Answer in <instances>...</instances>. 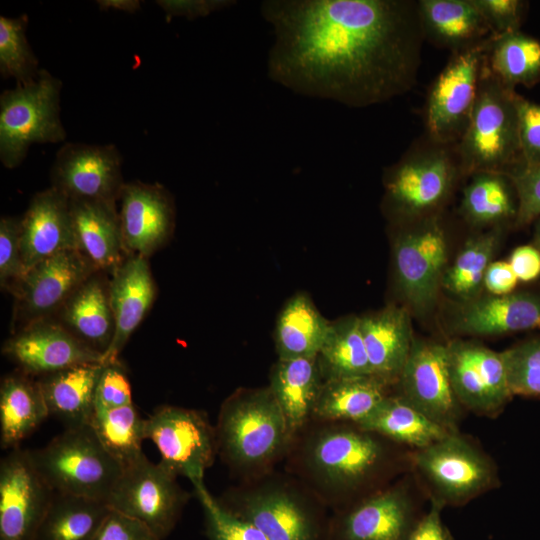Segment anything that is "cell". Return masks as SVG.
<instances>
[{"instance_id": "obj_1", "label": "cell", "mask_w": 540, "mask_h": 540, "mask_svg": "<svg viewBox=\"0 0 540 540\" xmlns=\"http://www.w3.org/2000/svg\"><path fill=\"white\" fill-rule=\"evenodd\" d=\"M260 13L274 34L268 77L294 93L364 108L416 84L418 1L266 0Z\"/></svg>"}, {"instance_id": "obj_2", "label": "cell", "mask_w": 540, "mask_h": 540, "mask_svg": "<svg viewBox=\"0 0 540 540\" xmlns=\"http://www.w3.org/2000/svg\"><path fill=\"white\" fill-rule=\"evenodd\" d=\"M516 90L505 87L484 61L468 126L455 145L463 175L507 173L522 163Z\"/></svg>"}, {"instance_id": "obj_3", "label": "cell", "mask_w": 540, "mask_h": 540, "mask_svg": "<svg viewBox=\"0 0 540 540\" xmlns=\"http://www.w3.org/2000/svg\"><path fill=\"white\" fill-rule=\"evenodd\" d=\"M217 446L231 463L259 467L273 460L291 436L269 387L239 389L222 404Z\"/></svg>"}, {"instance_id": "obj_4", "label": "cell", "mask_w": 540, "mask_h": 540, "mask_svg": "<svg viewBox=\"0 0 540 540\" xmlns=\"http://www.w3.org/2000/svg\"><path fill=\"white\" fill-rule=\"evenodd\" d=\"M459 175L463 174L455 146L425 137L386 169L385 207L407 220L433 215L448 199Z\"/></svg>"}, {"instance_id": "obj_5", "label": "cell", "mask_w": 540, "mask_h": 540, "mask_svg": "<svg viewBox=\"0 0 540 540\" xmlns=\"http://www.w3.org/2000/svg\"><path fill=\"white\" fill-rule=\"evenodd\" d=\"M30 455L54 492L105 502L123 471L89 425L65 428L44 447L30 450Z\"/></svg>"}, {"instance_id": "obj_6", "label": "cell", "mask_w": 540, "mask_h": 540, "mask_svg": "<svg viewBox=\"0 0 540 540\" xmlns=\"http://www.w3.org/2000/svg\"><path fill=\"white\" fill-rule=\"evenodd\" d=\"M62 82L41 69L37 78L0 96V159L9 169L19 166L31 145L59 143L66 131L60 118Z\"/></svg>"}, {"instance_id": "obj_7", "label": "cell", "mask_w": 540, "mask_h": 540, "mask_svg": "<svg viewBox=\"0 0 540 540\" xmlns=\"http://www.w3.org/2000/svg\"><path fill=\"white\" fill-rule=\"evenodd\" d=\"M495 36L453 52L432 83L424 109L426 137L455 146L463 136L475 105L487 51Z\"/></svg>"}, {"instance_id": "obj_8", "label": "cell", "mask_w": 540, "mask_h": 540, "mask_svg": "<svg viewBox=\"0 0 540 540\" xmlns=\"http://www.w3.org/2000/svg\"><path fill=\"white\" fill-rule=\"evenodd\" d=\"M402 229L393 242L397 288L417 315L434 306L447 261V242L435 215L419 218Z\"/></svg>"}, {"instance_id": "obj_9", "label": "cell", "mask_w": 540, "mask_h": 540, "mask_svg": "<svg viewBox=\"0 0 540 540\" xmlns=\"http://www.w3.org/2000/svg\"><path fill=\"white\" fill-rule=\"evenodd\" d=\"M145 434L157 447L160 463L176 476L188 478L195 490L205 486L204 474L218 446L216 430L203 412L159 406L146 418Z\"/></svg>"}, {"instance_id": "obj_10", "label": "cell", "mask_w": 540, "mask_h": 540, "mask_svg": "<svg viewBox=\"0 0 540 540\" xmlns=\"http://www.w3.org/2000/svg\"><path fill=\"white\" fill-rule=\"evenodd\" d=\"M176 478L162 463H153L144 455L123 469L106 503L140 520L163 540L173 530L187 500Z\"/></svg>"}, {"instance_id": "obj_11", "label": "cell", "mask_w": 540, "mask_h": 540, "mask_svg": "<svg viewBox=\"0 0 540 540\" xmlns=\"http://www.w3.org/2000/svg\"><path fill=\"white\" fill-rule=\"evenodd\" d=\"M53 496L30 450L11 449L0 461V540H35Z\"/></svg>"}, {"instance_id": "obj_12", "label": "cell", "mask_w": 540, "mask_h": 540, "mask_svg": "<svg viewBox=\"0 0 540 540\" xmlns=\"http://www.w3.org/2000/svg\"><path fill=\"white\" fill-rule=\"evenodd\" d=\"M51 182L71 201L116 203L125 184L121 155L114 145L65 143L56 153Z\"/></svg>"}, {"instance_id": "obj_13", "label": "cell", "mask_w": 540, "mask_h": 540, "mask_svg": "<svg viewBox=\"0 0 540 540\" xmlns=\"http://www.w3.org/2000/svg\"><path fill=\"white\" fill-rule=\"evenodd\" d=\"M94 270L79 250H66L40 261L25 272L12 291L16 298L14 317L24 327L45 320L64 306Z\"/></svg>"}, {"instance_id": "obj_14", "label": "cell", "mask_w": 540, "mask_h": 540, "mask_svg": "<svg viewBox=\"0 0 540 540\" xmlns=\"http://www.w3.org/2000/svg\"><path fill=\"white\" fill-rule=\"evenodd\" d=\"M416 465L440 496L450 502L472 498L493 479L488 459L455 432L420 449Z\"/></svg>"}, {"instance_id": "obj_15", "label": "cell", "mask_w": 540, "mask_h": 540, "mask_svg": "<svg viewBox=\"0 0 540 540\" xmlns=\"http://www.w3.org/2000/svg\"><path fill=\"white\" fill-rule=\"evenodd\" d=\"M446 347L450 381L458 402L477 413L490 414L513 396L502 352L463 340H453Z\"/></svg>"}, {"instance_id": "obj_16", "label": "cell", "mask_w": 540, "mask_h": 540, "mask_svg": "<svg viewBox=\"0 0 540 540\" xmlns=\"http://www.w3.org/2000/svg\"><path fill=\"white\" fill-rule=\"evenodd\" d=\"M398 380L404 398L436 423L455 431L459 402L450 381L446 345L414 338Z\"/></svg>"}, {"instance_id": "obj_17", "label": "cell", "mask_w": 540, "mask_h": 540, "mask_svg": "<svg viewBox=\"0 0 540 540\" xmlns=\"http://www.w3.org/2000/svg\"><path fill=\"white\" fill-rule=\"evenodd\" d=\"M2 351L28 375L42 376L75 365L103 363L101 353L66 327L46 320L20 329L4 343Z\"/></svg>"}, {"instance_id": "obj_18", "label": "cell", "mask_w": 540, "mask_h": 540, "mask_svg": "<svg viewBox=\"0 0 540 540\" xmlns=\"http://www.w3.org/2000/svg\"><path fill=\"white\" fill-rule=\"evenodd\" d=\"M119 200L124 250L147 258L173 231V200L163 186L139 181L125 183Z\"/></svg>"}, {"instance_id": "obj_19", "label": "cell", "mask_w": 540, "mask_h": 540, "mask_svg": "<svg viewBox=\"0 0 540 540\" xmlns=\"http://www.w3.org/2000/svg\"><path fill=\"white\" fill-rule=\"evenodd\" d=\"M380 444L369 434L348 429L326 430L308 446L307 461L326 484L346 487L357 484L378 465Z\"/></svg>"}, {"instance_id": "obj_20", "label": "cell", "mask_w": 540, "mask_h": 540, "mask_svg": "<svg viewBox=\"0 0 540 540\" xmlns=\"http://www.w3.org/2000/svg\"><path fill=\"white\" fill-rule=\"evenodd\" d=\"M20 250L25 272L60 252L78 250L70 200L57 189L31 199L20 221Z\"/></svg>"}, {"instance_id": "obj_21", "label": "cell", "mask_w": 540, "mask_h": 540, "mask_svg": "<svg viewBox=\"0 0 540 540\" xmlns=\"http://www.w3.org/2000/svg\"><path fill=\"white\" fill-rule=\"evenodd\" d=\"M108 294L114 333L103 354V364L118 361L119 354L154 302L156 285L147 258L128 255L113 271Z\"/></svg>"}, {"instance_id": "obj_22", "label": "cell", "mask_w": 540, "mask_h": 540, "mask_svg": "<svg viewBox=\"0 0 540 540\" xmlns=\"http://www.w3.org/2000/svg\"><path fill=\"white\" fill-rule=\"evenodd\" d=\"M455 331L492 336L540 328V294L528 291L484 295L462 301L453 316Z\"/></svg>"}, {"instance_id": "obj_23", "label": "cell", "mask_w": 540, "mask_h": 540, "mask_svg": "<svg viewBox=\"0 0 540 540\" xmlns=\"http://www.w3.org/2000/svg\"><path fill=\"white\" fill-rule=\"evenodd\" d=\"M359 318L373 376L398 380L414 341L409 310L391 304Z\"/></svg>"}, {"instance_id": "obj_24", "label": "cell", "mask_w": 540, "mask_h": 540, "mask_svg": "<svg viewBox=\"0 0 540 540\" xmlns=\"http://www.w3.org/2000/svg\"><path fill=\"white\" fill-rule=\"evenodd\" d=\"M418 13L425 39L452 53L496 36L473 0H419Z\"/></svg>"}, {"instance_id": "obj_25", "label": "cell", "mask_w": 540, "mask_h": 540, "mask_svg": "<svg viewBox=\"0 0 540 540\" xmlns=\"http://www.w3.org/2000/svg\"><path fill=\"white\" fill-rule=\"evenodd\" d=\"M70 206L78 250L95 270L113 273L125 251L116 203L70 200Z\"/></svg>"}, {"instance_id": "obj_26", "label": "cell", "mask_w": 540, "mask_h": 540, "mask_svg": "<svg viewBox=\"0 0 540 540\" xmlns=\"http://www.w3.org/2000/svg\"><path fill=\"white\" fill-rule=\"evenodd\" d=\"M257 527L268 540H315L314 522L293 494L267 488L248 494L235 513Z\"/></svg>"}, {"instance_id": "obj_27", "label": "cell", "mask_w": 540, "mask_h": 540, "mask_svg": "<svg viewBox=\"0 0 540 540\" xmlns=\"http://www.w3.org/2000/svg\"><path fill=\"white\" fill-rule=\"evenodd\" d=\"M103 368V363H87L40 376L38 383L49 415L60 420L65 428L89 425Z\"/></svg>"}, {"instance_id": "obj_28", "label": "cell", "mask_w": 540, "mask_h": 540, "mask_svg": "<svg viewBox=\"0 0 540 540\" xmlns=\"http://www.w3.org/2000/svg\"><path fill=\"white\" fill-rule=\"evenodd\" d=\"M323 383L317 356L278 359L273 365L269 388L281 408L290 435L313 414Z\"/></svg>"}, {"instance_id": "obj_29", "label": "cell", "mask_w": 540, "mask_h": 540, "mask_svg": "<svg viewBox=\"0 0 540 540\" xmlns=\"http://www.w3.org/2000/svg\"><path fill=\"white\" fill-rule=\"evenodd\" d=\"M50 416L38 380L24 372L5 376L0 386V445L18 448Z\"/></svg>"}, {"instance_id": "obj_30", "label": "cell", "mask_w": 540, "mask_h": 540, "mask_svg": "<svg viewBox=\"0 0 540 540\" xmlns=\"http://www.w3.org/2000/svg\"><path fill=\"white\" fill-rule=\"evenodd\" d=\"M330 321L316 308L306 292L292 295L280 310L274 329L278 359L317 356Z\"/></svg>"}, {"instance_id": "obj_31", "label": "cell", "mask_w": 540, "mask_h": 540, "mask_svg": "<svg viewBox=\"0 0 540 540\" xmlns=\"http://www.w3.org/2000/svg\"><path fill=\"white\" fill-rule=\"evenodd\" d=\"M61 309L69 331L101 353L103 358L114 333L108 287L106 288L99 278L91 276L71 295Z\"/></svg>"}, {"instance_id": "obj_32", "label": "cell", "mask_w": 540, "mask_h": 540, "mask_svg": "<svg viewBox=\"0 0 540 540\" xmlns=\"http://www.w3.org/2000/svg\"><path fill=\"white\" fill-rule=\"evenodd\" d=\"M357 424L363 431L384 435L419 449L452 432L427 417L403 396H386L369 416Z\"/></svg>"}, {"instance_id": "obj_33", "label": "cell", "mask_w": 540, "mask_h": 540, "mask_svg": "<svg viewBox=\"0 0 540 540\" xmlns=\"http://www.w3.org/2000/svg\"><path fill=\"white\" fill-rule=\"evenodd\" d=\"M409 503L398 491H387L356 507L344 519L343 540H404Z\"/></svg>"}, {"instance_id": "obj_34", "label": "cell", "mask_w": 540, "mask_h": 540, "mask_svg": "<svg viewBox=\"0 0 540 540\" xmlns=\"http://www.w3.org/2000/svg\"><path fill=\"white\" fill-rule=\"evenodd\" d=\"M385 385L373 375L326 380L313 414L328 420L359 423L386 397Z\"/></svg>"}, {"instance_id": "obj_35", "label": "cell", "mask_w": 540, "mask_h": 540, "mask_svg": "<svg viewBox=\"0 0 540 540\" xmlns=\"http://www.w3.org/2000/svg\"><path fill=\"white\" fill-rule=\"evenodd\" d=\"M109 509L103 500L54 492L35 540H92Z\"/></svg>"}, {"instance_id": "obj_36", "label": "cell", "mask_w": 540, "mask_h": 540, "mask_svg": "<svg viewBox=\"0 0 540 540\" xmlns=\"http://www.w3.org/2000/svg\"><path fill=\"white\" fill-rule=\"evenodd\" d=\"M471 176L461 202V212L468 222L475 226H497L511 219L515 221L518 201L509 176L487 171Z\"/></svg>"}, {"instance_id": "obj_37", "label": "cell", "mask_w": 540, "mask_h": 540, "mask_svg": "<svg viewBox=\"0 0 540 540\" xmlns=\"http://www.w3.org/2000/svg\"><path fill=\"white\" fill-rule=\"evenodd\" d=\"M485 62L491 73L509 89L540 83V41L520 30L496 35Z\"/></svg>"}, {"instance_id": "obj_38", "label": "cell", "mask_w": 540, "mask_h": 540, "mask_svg": "<svg viewBox=\"0 0 540 540\" xmlns=\"http://www.w3.org/2000/svg\"><path fill=\"white\" fill-rule=\"evenodd\" d=\"M317 357L324 381L373 375L359 316L349 315L330 322Z\"/></svg>"}, {"instance_id": "obj_39", "label": "cell", "mask_w": 540, "mask_h": 540, "mask_svg": "<svg viewBox=\"0 0 540 540\" xmlns=\"http://www.w3.org/2000/svg\"><path fill=\"white\" fill-rule=\"evenodd\" d=\"M146 418H142L134 403L116 409H94L89 426L104 449L124 469L145 454Z\"/></svg>"}, {"instance_id": "obj_40", "label": "cell", "mask_w": 540, "mask_h": 540, "mask_svg": "<svg viewBox=\"0 0 540 540\" xmlns=\"http://www.w3.org/2000/svg\"><path fill=\"white\" fill-rule=\"evenodd\" d=\"M504 225L470 238L445 269L441 286L461 301L474 299L483 288L485 272L499 246Z\"/></svg>"}, {"instance_id": "obj_41", "label": "cell", "mask_w": 540, "mask_h": 540, "mask_svg": "<svg viewBox=\"0 0 540 540\" xmlns=\"http://www.w3.org/2000/svg\"><path fill=\"white\" fill-rule=\"evenodd\" d=\"M27 15L0 16V73L14 78L17 85L33 82L41 69L26 38Z\"/></svg>"}, {"instance_id": "obj_42", "label": "cell", "mask_w": 540, "mask_h": 540, "mask_svg": "<svg viewBox=\"0 0 540 540\" xmlns=\"http://www.w3.org/2000/svg\"><path fill=\"white\" fill-rule=\"evenodd\" d=\"M512 395L540 397V337L502 352Z\"/></svg>"}, {"instance_id": "obj_43", "label": "cell", "mask_w": 540, "mask_h": 540, "mask_svg": "<svg viewBox=\"0 0 540 540\" xmlns=\"http://www.w3.org/2000/svg\"><path fill=\"white\" fill-rule=\"evenodd\" d=\"M195 491L203 507L209 540H268L249 521L225 508L205 486Z\"/></svg>"}, {"instance_id": "obj_44", "label": "cell", "mask_w": 540, "mask_h": 540, "mask_svg": "<svg viewBox=\"0 0 540 540\" xmlns=\"http://www.w3.org/2000/svg\"><path fill=\"white\" fill-rule=\"evenodd\" d=\"M511 179L518 201L515 225L530 224L540 217V164H518L506 173Z\"/></svg>"}, {"instance_id": "obj_45", "label": "cell", "mask_w": 540, "mask_h": 540, "mask_svg": "<svg viewBox=\"0 0 540 540\" xmlns=\"http://www.w3.org/2000/svg\"><path fill=\"white\" fill-rule=\"evenodd\" d=\"M21 218L1 217L0 220V284L13 291L25 271L20 250Z\"/></svg>"}, {"instance_id": "obj_46", "label": "cell", "mask_w": 540, "mask_h": 540, "mask_svg": "<svg viewBox=\"0 0 540 540\" xmlns=\"http://www.w3.org/2000/svg\"><path fill=\"white\" fill-rule=\"evenodd\" d=\"M132 391L119 361L104 364L96 385L94 409L110 410L132 404Z\"/></svg>"}, {"instance_id": "obj_47", "label": "cell", "mask_w": 540, "mask_h": 540, "mask_svg": "<svg viewBox=\"0 0 540 540\" xmlns=\"http://www.w3.org/2000/svg\"><path fill=\"white\" fill-rule=\"evenodd\" d=\"M516 104L522 164H540V104L519 94Z\"/></svg>"}, {"instance_id": "obj_48", "label": "cell", "mask_w": 540, "mask_h": 540, "mask_svg": "<svg viewBox=\"0 0 540 540\" xmlns=\"http://www.w3.org/2000/svg\"><path fill=\"white\" fill-rule=\"evenodd\" d=\"M494 35L520 30L526 2L520 0H473Z\"/></svg>"}, {"instance_id": "obj_49", "label": "cell", "mask_w": 540, "mask_h": 540, "mask_svg": "<svg viewBox=\"0 0 540 540\" xmlns=\"http://www.w3.org/2000/svg\"><path fill=\"white\" fill-rule=\"evenodd\" d=\"M92 540H159V538L140 520L110 508Z\"/></svg>"}, {"instance_id": "obj_50", "label": "cell", "mask_w": 540, "mask_h": 540, "mask_svg": "<svg viewBox=\"0 0 540 540\" xmlns=\"http://www.w3.org/2000/svg\"><path fill=\"white\" fill-rule=\"evenodd\" d=\"M231 0H159L157 4L169 16H183L188 19L207 16L213 12L234 5Z\"/></svg>"}, {"instance_id": "obj_51", "label": "cell", "mask_w": 540, "mask_h": 540, "mask_svg": "<svg viewBox=\"0 0 540 540\" xmlns=\"http://www.w3.org/2000/svg\"><path fill=\"white\" fill-rule=\"evenodd\" d=\"M518 278L507 261H492L483 280V287L492 295H506L514 292Z\"/></svg>"}, {"instance_id": "obj_52", "label": "cell", "mask_w": 540, "mask_h": 540, "mask_svg": "<svg viewBox=\"0 0 540 540\" xmlns=\"http://www.w3.org/2000/svg\"><path fill=\"white\" fill-rule=\"evenodd\" d=\"M518 280L530 282L540 276V250L536 246L522 245L514 249L508 261Z\"/></svg>"}, {"instance_id": "obj_53", "label": "cell", "mask_w": 540, "mask_h": 540, "mask_svg": "<svg viewBox=\"0 0 540 540\" xmlns=\"http://www.w3.org/2000/svg\"><path fill=\"white\" fill-rule=\"evenodd\" d=\"M441 502L434 501L429 512L409 533L408 540H450L441 516Z\"/></svg>"}, {"instance_id": "obj_54", "label": "cell", "mask_w": 540, "mask_h": 540, "mask_svg": "<svg viewBox=\"0 0 540 540\" xmlns=\"http://www.w3.org/2000/svg\"><path fill=\"white\" fill-rule=\"evenodd\" d=\"M101 10H120L128 13H135L141 8V2L138 0H99L97 1Z\"/></svg>"}, {"instance_id": "obj_55", "label": "cell", "mask_w": 540, "mask_h": 540, "mask_svg": "<svg viewBox=\"0 0 540 540\" xmlns=\"http://www.w3.org/2000/svg\"><path fill=\"white\" fill-rule=\"evenodd\" d=\"M534 241L536 247L540 250V217L537 219L534 231Z\"/></svg>"}]
</instances>
